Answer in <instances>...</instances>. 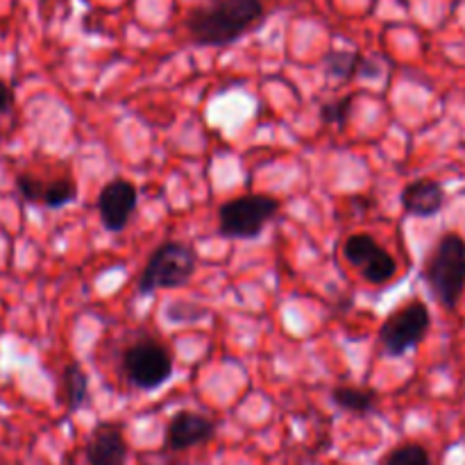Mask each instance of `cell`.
I'll return each mask as SVG.
<instances>
[{"mask_svg":"<svg viewBox=\"0 0 465 465\" xmlns=\"http://www.w3.org/2000/svg\"><path fill=\"white\" fill-rule=\"evenodd\" d=\"M263 18L262 0H203L186 16L184 25L198 45L234 44Z\"/></svg>","mask_w":465,"mask_h":465,"instance_id":"6da1fadb","label":"cell"},{"mask_svg":"<svg viewBox=\"0 0 465 465\" xmlns=\"http://www.w3.org/2000/svg\"><path fill=\"white\" fill-rule=\"evenodd\" d=\"M427 286L443 309H457L465 293V239L463 236L443 234L425 262Z\"/></svg>","mask_w":465,"mask_h":465,"instance_id":"7a4b0ae2","label":"cell"},{"mask_svg":"<svg viewBox=\"0 0 465 465\" xmlns=\"http://www.w3.org/2000/svg\"><path fill=\"white\" fill-rule=\"evenodd\" d=\"M198 271V252L182 241H166L150 254L148 263L139 275L141 295H153L162 289H180L189 284Z\"/></svg>","mask_w":465,"mask_h":465,"instance_id":"3957f363","label":"cell"},{"mask_svg":"<svg viewBox=\"0 0 465 465\" xmlns=\"http://www.w3.org/2000/svg\"><path fill=\"white\" fill-rule=\"evenodd\" d=\"M280 212V200L272 195H241L218 209V232L227 239H254Z\"/></svg>","mask_w":465,"mask_h":465,"instance_id":"277c9868","label":"cell"},{"mask_svg":"<svg viewBox=\"0 0 465 465\" xmlns=\"http://www.w3.org/2000/svg\"><path fill=\"white\" fill-rule=\"evenodd\" d=\"M430 309L420 300H409L404 307L395 309L380 327V345L386 357H402L411 352L430 334Z\"/></svg>","mask_w":465,"mask_h":465,"instance_id":"5b68a950","label":"cell"},{"mask_svg":"<svg viewBox=\"0 0 465 465\" xmlns=\"http://www.w3.org/2000/svg\"><path fill=\"white\" fill-rule=\"evenodd\" d=\"M123 372L127 381L139 391H157L171 380L173 357L162 343L141 339L123 352Z\"/></svg>","mask_w":465,"mask_h":465,"instance_id":"8992f818","label":"cell"},{"mask_svg":"<svg viewBox=\"0 0 465 465\" xmlns=\"http://www.w3.org/2000/svg\"><path fill=\"white\" fill-rule=\"evenodd\" d=\"M343 257L352 263L368 284H386L398 272L395 259L371 234H352L343 243Z\"/></svg>","mask_w":465,"mask_h":465,"instance_id":"52a82bcc","label":"cell"},{"mask_svg":"<svg viewBox=\"0 0 465 465\" xmlns=\"http://www.w3.org/2000/svg\"><path fill=\"white\" fill-rule=\"evenodd\" d=\"M136 204H139V191H136V186L132 182L123 180V177L107 182L98 195V213L104 230H125Z\"/></svg>","mask_w":465,"mask_h":465,"instance_id":"ba28073f","label":"cell"},{"mask_svg":"<svg viewBox=\"0 0 465 465\" xmlns=\"http://www.w3.org/2000/svg\"><path fill=\"white\" fill-rule=\"evenodd\" d=\"M213 436H216V422L212 418L195 411H180L168 422L163 448L168 452H186L209 443Z\"/></svg>","mask_w":465,"mask_h":465,"instance_id":"9c48e42d","label":"cell"},{"mask_svg":"<svg viewBox=\"0 0 465 465\" xmlns=\"http://www.w3.org/2000/svg\"><path fill=\"white\" fill-rule=\"evenodd\" d=\"M125 436L121 425L103 422L94 430L86 443V465H125L127 463Z\"/></svg>","mask_w":465,"mask_h":465,"instance_id":"30bf717a","label":"cell"},{"mask_svg":"<svg viewBox=\"0 0 465 465\" xmlns=\"http://www.w3.org/2000/svg\"><path fill=\"white\" fill-rule=\"evenodd\" d=\"M400 200H402L404 212L411 213V216L431 218L443 209L445 189L440 182L422 177V180H416L411 182V184L404 186Z\"/></svg>","mask_w":465,"mask_h":465,"instance_id":"8fae6325","label":"cell"},{"mask_svg":"<svg viewBox=\"0 0 465 465\" xmlns=\"http://www.w3.org/2000/svg\"><path fill=\"white\" fill-rule=\"evenodd\" d=\"M330 398L336 409L354 416H368L377 407V393L363 386H336Z\"/></svg>","mask_w":465,"mask_h":465,"instance_id":"7c38bea8","label":"cell"},{"mask_svg":"<svg viewBox=\"0 0 465 465\" xmlns=\"http://www.w3.org/2000/svg\"><path fill=\"white\" fill-rule=\"evenodd\" d=\"M366 59L354 50H330L322 57V71L330 80L336 82H348L357 73H361V66Z\"/></svg>","mask_w":465,"mask_h":465,"instance_id":"4fadbf2b","label":"cell"},{"mask_svg":"<svg viewBox=\"0 0 465 465\" xmlns=\"http://www.w3.org/2000/svg\"><path fill=\"white\" fill-rule=\"evenodd\" d=\"M64 391H66L68 411L75 413L89 402V377L77 363H68L64 368Z\"/></svg>","mask_w":465,"mask_h":465,"instance_id":"5bb4252c","label":"cell"},{"mask_svg":"<svg viewBox=\"0 0 465 465\" xmlns=\"http://www.w3.org/2000/svg\"><path fill=\"white\" fill-rule=\"evenodd\" d=\"M75 198H77L75 182L68 180V177H62V180L45 182L41 204H45L48 209H62L66 207V204L75 203Z\"/></svg>","mask_w":465,"mask_h":465,"instance_id":"9a60e30c","label":"cell"},{"mask_svg":"<svg viewBox=\"0 0 465 465\" xmlns=\"http://www.w3.org/2000/svg\"><path fill=\"white\" fill-rule=\"evenodd\" d=\"M381 465H431V457L420 443H402L386 454Z\"/></svg>","mask_w":465,"mask_h":465,"instance_id":"2e32d148","label":"cell"},{"mask_svg":"<svg viewBox=\"0 0 465 465\" xmlns=\"http://www.w3.org/2000/svg\"><path fill=\"white\" fill-rule=\"evenodd\" d=\"M352 100L354 95H345V98L334 100V103L322 104L321 109V118L325 125H345L352 114Z\"/></svg>","mask_w":465,"mask_h":465,"instance_id":"e0dca14e","label":"cell"},{"mask_svg":"<svg viewBox=\"0 0 465 465\" xmlns=\"http://www.w3.org/2000/svg\"><path fill=\"white\" fill-rule=\"evenodd\" d=\"M16 186L18 193H21L23 200H27V203H41V198H44L45 182L36 180V177L23 173V175L16 177Z\"/></svg>","mask_w":465,"mask_h":465,"instance_id":"ac0fdd59","label":"cell"},{"mask_svg":"<svg viewBox=\"0 0 465 465\" xmlns=\"http://www.w3.org/2000/svg\"><path fill=\"white\" fill-rule=\"evenodd\" d=\"M14 104V91L7 82L0 80V114H7Z\"/></svg>","mask_w":465,"mask_h":465,"instance_id":"d6986e66","label":"cell"}]
</instances>
